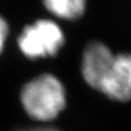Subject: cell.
<instances>
[{"instance_id": "obj_1", "label": "cell", "mask_w": 131, "mask_h": 131, "mask_svg": "<svg viewBox=\"0 0 131 131\" xmlns=\"http://www.w3.org/2000/svg\"><path fill=\"white\" fill-rule=\"evenodd\" d=\"M21 103L27 115L37 122L54 121L65 110L66 90L51 73H42L27 82L21 90Z\"/></svg>"}, {"instance_id": "obj_2", "label": "cell", "mask_w": 131, "mask_h": 131, "mask_svg": "<svg viewBox=\"0 0 131 131\" xmlns=\"http://www.w3.org/2000/svg\"><path fill=\"white\" fill-rule=\"evenodd\" d=\"M65 43L61 28L51 20L41 19L24 27L18 38L21 52L29 59L56 56Z\"/></svg>"}, {"instance_id": "obj_3", "label": "cell", "mask_w": 131, "mask_h": 131, "mask_svg": "<svg viewBox=\"0 0 131 131\" xmlns=\"http://www.w3.org/2000/svg\"><path fill=\"white\" fill-rule=\"evenodd\" d=\"M115 56L111 49L101 41H91L87 45L82 59V74L91 88L100 90Z\"/></svg>"}, {"instance_id": "obj_4", "label": "cell", "mask_w": 131, "mask_h": 131, "mask_svg": "<svg viewBox=\"0 0 131 131\" xmlns=\"http://www.w3.org/2000/svg\"><path fill=\"white\" fill-rule=\"evenodd\" d=\"M99 92L116 101L131 99V54L121 53L115 56Z\"/></svg>"}, {"instance_id": "obj_5", "label": "cell", "mask_w": 131, "mask_h": 131, "mask_svg": "<svg viewBox=\"0 0 131 131\" xmlns=\"http://www.w3.org/2000/svg\"><path fill=\"white\" fill-rule=\"evenodd\" d=\"M42 3L54 16L63 20L75 21L84 15L87 0H42Z\"/></svg>"}, {"instance_id": "obj_6", "label": "cell", "mask_w": 131, "mask_h": 131, "mask_svg": "<svg viewBox=\"0 0 131 131\" xmlns=\"http://www.w3.org/2000/svg\"><path fill=\"white\" fill-rule=\"evenodd\" d=\"M8 32H9V27L7 22L3 19V17L0 16V54L3 51L6 38L8 36Z\"/></svg>"}, {"instance_id": "obj_7", "label": "cell", "mask_w": 131, "mask_h": 131, "mask_svg": "<svg viewBox=\"0 0 131 131\" xmlns=\"http://www.w3.org/2000/svg\"><path fill=\"white\" fill-rule=\"evenodd\" d=\"M19 131H60V130H57V129H54V128H36V129H28V130H19Z\"/></svg>"}]
</instances>
